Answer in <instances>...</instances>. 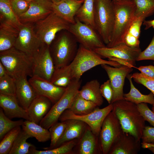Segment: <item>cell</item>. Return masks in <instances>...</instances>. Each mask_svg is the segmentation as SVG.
Here are the masks:
<instances>
[{
    "instance_id": "obj_47",
    "label": "cell",
    "mask_w": 154,
    "mask_h": 154,
    "mask_svg": "<svg viewBox=\"0 0 154 154\" xmlns=\"http://www.w3.org/2000/svg\"><path fill=\"white\" fill-rule=\"evenodd\" d=\"M137 69L145 76L149 77L154 78V66H141Z\"/></svg>"
},
{
    "instance_id": "obj_12",
    "label": "cell",
    "mask_w": 154,
    "mask_h": 154,
    "mask_svg": "<svg viewBox=\"0 0 154 154\" xmlns=\"http://www.w3.org/2000/svg\"><path fill=\"white\" fill-rule=\"evenodd\" d=\"M113 109V104L111 103L102 109L98 107L92 112L83 116L75 115L68 109L61 115L59 120L60 121L70 119L81 120L86 123L90 127L94 134L99 136L103 122L107 116L112 111Z\"/></svg>"
},
{
    "instance_id": "obj_32",
    "label": "cell",
    "mask_w": 154,
    "mask_h": 154,
    "mask_svg": "<svg viewBox=\"0 0 154 154\" xmlns=\"http://www.w3.org/2000/svg\"><path fill=\"white\" fill-rule=\"evenodd\" d=\"M31 137L23 130H21L15 140L9 154H30L32 147L34 146L27 142Z\"/></svg>"
},
{
    "instance_id": "obj_4",
    "label": "cell",
    "mask_w": 154,
    "mask_h": 154,
    "mask_svg": "<svg viewBox=\"0 0 154 154\" xmlns=\"http://www.w3.org/2000/svg\"><path fill=\"white\" fill-rule=\"evenodd\" d=\"M61 32L49 47L55 69L69 64L75 57L78 48V42L70 32L68 30Z\"/></svg>"
},
{
    "instance_id": "obj_42",
    "label": "cell",
    "mask_w": 154,
    "mask_h": 154,
    "mask_svg": "<svg viewBox=\"0 0 154 154\" xmlns=\"http://www.w3.org/2000/svg\"><path fill=\"white\" fill-rule=\"evenodd\" d=\"M13 9L18 18L28 10L30 2L25 0H10Z\"/></svg>"
},
{
    "instance_id": "obj_53",
    "label": "cell",
    "mask_w": 154,
    "mask_h": 154,
    "mask_svg": "<svg viewBox=\"0 0 154 154\" xmlns=\"http://www.w3.org/2000/svg\"><path fill=\"white\" fill-rule=\"evenodd\" d=\"M152 110L154 112V104L152 105V106L151 108Z\"/></svg>"
},
{
    "instance_id": "obj_22",
    "label": "cell",
    "mask_w": 154,
    "mask_h": 154,
    "mask_svg": "<svg viewBox=\"0 0 154 154\" xmlns=\"http://www.w3.org/2000/svg\"><path fill=\"white\" fill-rule=\"evenodd\" d=\"M52 105L48 98L37 95L27 110L29 120L39 124Z\"/></svg>"
},
{
    "instance_id": "obj_23",
    "label": "cell",
    "mask_w": 154,
    "mask_h": 154,
    "mask_svg": "<svg viewBox=\"0 0 154 154\" xmlns=\"http://www.w3.org/2000/svg\"><path fill=\"white\" fill-rule=\"evenodd\" d=\"M27 76L15 79L16 97L20 106L27 110L37 95Z\"/></svg>"
},
{
    "instance_id": "obj_26",
    "label": "cell",
    "mask_w": 154,
    "mask_h": 154,
    "mask_svg": "<svg viewBox=\"0 0 154 154\" xmlns=\"http://www.w3.org/2000/svg\"><path fill=\"white\" fill-rule=\"evenodd\" d=\"M153 13L146 12L137 18L128 29L124 39V43L132 48L139 47V37L142 25L145 19Z\"/></svg>"
},
{
    "instance_id": "obj_18",
    "label": "cell",
    "mask_w": 154,
    "mask_h": 154,
    "mask_svg": "<svg viewBox=\"0 0 154 154\" xmlns=\"http://www.w3.org/2000/svg\"><path fill=\"white\" fill-rule=\"evenodd\" d=\"M74 154H102L99 136L94 134L88 125L73 149Z\"/></svg>"
},
{
    "instance_id": "obj_38",
    "label": "cell",
    "mask_w": 154,
    "mask_h": 154,
    "mask_svg": "<svg viewBox=\"0 0 154 154\" xmlns=\"http://www.w3.org/2000/svg\"><path fill=\"white\" fill-rule=\"evenodd\" d=\"M72 80L63 67L55 69L50 82L57 86L66 88Z\"/></svg>"
},
{
    "instance_id": "obj_36",
    "label": "cell",
    "mask_w": 154,
    "mask_h": 154,
    "mask_svg": "<svg viewBox=\"0 0 154 154\" xmlns=\"http://www.w3.org/2000/svg\"><path fill=\"white\" fill-rule=\"evenodd\" d=\"M68 122L67 120L57 122L52 125L49 129L50 135V143L49 147L44 148V150L53 148L57 143L63 135Z\"/></svg>"
},
{
    "instance_id": "obj_20",
    "label": "cell",
    "mask_w": 154,
    "mask_h": 154,
    "mask_svg": "<svg viewBox=\"0 0 154 154\" xmlns=\"http://www.w3.org/2000/svg\"><path fill=\"white\" fill-rule=\"evenodd\" d=\"M84 1L62 0L57 2H53V11L70 24H73L76 21L75 17L76 13Z\"/></svg>"
},
{
    "instance_id": "obj_37",
    "label": "cell",
    "mask_w": 154,
    "mask_h": 154,
    "mask_svg": "<svg viewBox=\"0 0 154 154\" xmlns=\"http://www.w3.org/2000/svg\"><path fill=\"white\" fill-rule=\"evenodd\" d=\"M21 130V126L9 132L1 141L0 154H9L13 144Z\"/></svg>"
},
{
    "instance_id": "obj_13",
    "label": "cell",
    "mask_w": 154,
    "mask_h": 154,
    "mask_svg": "<svg viewBox=\"0 0 154 154\" xmlns=\"http://www.w3.org/2000/svg\"><path fill=\"white\" fill-rule=\"evenodd\" d=\"M101 65L108 74L113 90L111 103L124 100L123 88L125 80L127 76L133 71L132 68L123 65L118 67L106 64Z\"/></svg>"
},
{
    "instance_id": "obj_31",
    "label": "cell",
    "mask_w": 154,
    "mask_h": 154,
    "mask_svg": "<svg viewBox=\"0 0 154 154\" xmlns=\"http://www.w3.org/2000/svg\"><path fill=\"white\" fill-rule=\"evenodd\" d=\"M98 107L94 103L83 98L78 93L68 109L75 115L83 116L92 112Z\"/></svg>"
},
{
    "instance_id": "obj_44",
    "label": "cell",
    "mask_w": 154,
    "mask_h": 154,
    "mask_svg": "<svg viewBox=\"0 0 154 154\" xmlns=\"http://www.w3.org/2000/svg\"><path fill=\"white\" fill-rule=\"evenodd\" d=\"M145 60L154 61V36L148 46L145 50L141 52L137 61Z\"/></svg>"
},
{
    "instance_id": "obj_17",
    "label": "cell",
    "mask_w": 154,
    "mask_h": 154,
    "mask_svg": "<svg viewBox=\"0 0 154 154\" xmlns=\"http://www.w3.org/2000/svg\"><path fill=\"white\" fill-rule=\"evenodd\" d=\"M29 81L37 95L47 98L53 105L60 98L66 88L57 86L49 81L35 76L30 77Z\"/></svg>"
},
{
    "instance_id": "obj_43",
    "label": "cell",
    "mask_w": 154,
    "mask_h": 154,
    "mask_svg": "<svg viewBox=\"0 0 154 154\" xmlns=\"http://www.w3.org/2000/svg\"><path fill=\"white\" fill-rule=\"evenodd\" d=\"M138 110L145 121L154 127V112L150 109L147 103L137 105Z\"/></svg>"
},
{
    "instance_id": "obj_50",
    "label": "cell",
    "mask_w": 154,
    "mask_h": 154,
    "mask_svg": "<svg viewBox=\"0 0 154 154\" xmlns=\"http://www.w3.org/2000/svg\"><path fill=\"white\" fill-rule=\"evenodd\" d=\"M8 74L6 68L3 64L0 62V78Z\"/></svg>"
},
{
    "instance_id": "obj_21",
    "label": "cell",
    "mask_w": 154,
    "mask_h": 154,
    "mask_svg": "<svg viewBox=\"0 0 154 154\" xmlns=\"http://www.w3.org/2000/svg\"><path fill=\"white\" fill-rule=\"evenodd\" d=\"M0 107L11 119L19 118L29 120L27 110L20 106L16 96L0 94Z\"/></svg>"
},
{
    "instance_id": "obj_2",
    "label": "cell",
    "mask_w": 154,
    "mask_h": 154,
    "mask_svg": "<svg viewBox=\"0 0 154 154\" xmlns=\"http://www.w3.org/2000/svg\"><path fill=\"white\" fill-rule=\"evenodd\" d=\"M113 104L112 111L119 120L123 131L140 141L146 125L137 105L125 100L116 101Z\"/></svg>"
},
{
    "instance_id": "obj_3",
    "label": "cell",
    "mask_w": 154,
    "mask_h": 154,
    "mask_svg": "<svg viewBox=\"0 0 154 154\" xmlns=\"http://www.w3.org/2000/svg\"><path fill=\"white\" fill-rule=\"evenodd\" d=\"M103 64L116 67L122 66L116 62L104 60L94 51L87 49L79 44L74 59L69 64L64 67L73 80L80 79L85 72L94 67Z\"/></svg>"
},
{
    "instance_id": "obj_41",
    "label": "cell",
    "mask_w": 154,
    "mask_h": 154,
    "mask_svg": "<svg viewBox=\"0 0 154 154\" xmlns=\"http://www.w3.org/2000/svg\"><path fill=\"white\" fill-rule=\"evenodd\" d=\"M131 76L135 82L142 84L154 94V78L149 77L137 72L133 73Z\"/></svg>"
},
{
    "instance_id": "obj_29",
    "label": "cell",
    "mask_w": 154,
    "mask_h": 154,
    "mask_svg": "<svg viewBox=\"0 0 154 154\" xmlns=\"http://www.w3.org/2000/svg\"><path fill=\"white\" fill-rule=\"evenodd\" d=\"M22 127L23 130L39 142H44L50 139L49 130L33 121L25 120Z\"/></svg>"
},
{
    "instance_id": "obj_33",
    "label": "cell",
    "mask_w": 154,
    "mask_h": 154,
    "mask_svg": "<svg viewBox=\"0 0 154 154\" xmlns=\"http://www.w3.org/2000/svg\"><path fill=\"white\" fill-rule=\"evenodd\" d=\"M0 12L1 17L4 18V21L12 24L19 30L23 23L14 13L10 0H0Z\"/></svg>"
},
{
    "instance_id": "obj_30",
    "label": "cell",
    "mask_w": 154,
    "mask_h": 154,
    "mask_svg": "<svg viewBox=\"0 0 154 154\" xmlns=\"http://www.w3.org/2000/svg\"><path fill=\"white\" fill-rule=\"evenodd\" d=\"M94 2V0H84L83 3L77 11L75 18L95 30Z\"/></svg>"
},
{
    "instance_id": "obj_27",
    "label": "cell",
    "mask_w": 154,
    "mask_h": 154,
    "mask_svg": "<svg viewBox=\"0 0 154 154\" xmlns=\"http://www.w3.org/2000/svg\"><path fill=\"white\" fill-rule=\"evenodd\" d=\"M100 85L96 79L88 81L80 90L78 93L83 98L90 101L99 107L103 102L100 91Z\"/></svg>"
},
{
    "instance_id": "obj_34",
    "label": "cell",
    "mask_w": 154,
    "mask_h": 154,
    "mask_svg": "<svg viewBox=\"0 0 154 154\" xmlns=\"http://www.w3.org/2000/svg\"><path fill=\"white\" fill-rule=\"evenodd\" d=\"M78 140V139H74L57 147L44 151L37 150L34 146L31 148L30 154H73V149Z\"/></svg>"
},
{
    "instance_id": "obj_19",
    "label": "cell",
    "mask_w": 154,
    "mask_h": 154,
    "mask_svg": "<svg viewBox=\"0 0 154 154\" xmlns=\"http://www.w3.org/2000/svg\"><path fill=\"white\" fill-rule=\"evenodd\" d=\"M140 141L123 132L112 146L108 154H137L141 148Z\"/></svg>"
},
{
    "instance_id": "obj_28",
    "label": "cell",
    "mask_w": 154,
    "mask_h": 154,
    "mask_svg": "<svg viewBox=\"0 0 154 154\" xmlns=\"http://www.w3.org/2000/svg\"><path fill=\"white\" fill-rule=\"evenodd\" d=\"M131 76V74H129L127 76L130 83V89L128 93L124 94V99L137 105L141 103L154 104V94L151 92L147 95L141 93L134 85Z\"/></svg>"
},
{
    "instance_id": "obj_49",
    "label": "cell",
    "mask_w": 154,
    "mask_h": 154,
    "mask_svg": "<svg viewBox=\"0 0 154 154\" xmlns=\"http://www.w3.org/2000/svg\"><path fill=\"white\" fill-rule=\"evenodd\" d=\"M143 24L145 26V30L151 27L154 29V19L148 21L144 20Z\"/></svg>"
},
{
    "instance_id": "obj_55",
    "label": "cell",
    "mask_w": 154,
    "mask_h": 154,
    "mask_svg": "<svg viewBox=\"0 0 154 154\" xmlns=\"http://www.w3.org/2000/svg\"><path fill=\"white\" fill-rule=\"evenodd\" d=\"M153 64H154V62H153Z\"/></svg>"
},
{
    "instance_id": "obj_5",
    "label": "cell",
    "mask_w": 154,
    "mask_h": 154,
    "mask_svg": "<svg viewBox=\"0 0 154 154\" xmlns=\"http://www.w3.org/2000/svg\"><path fill=\"white\" fill-rule=\"evenodd\" d=\"M0 62L6 68L8 74L15 79L33 76V58L14 46L0 52Z\"/></svg>"
},
{
    "instance_id": "obj_15",
    "label": "cell",
    "mask_w": 154,
    "mask_h": 154,
    "mask_svg": "<svg viewBox=\"0 0 154 154\" xmlns=\"http://www.w3.org/2000/svg\"><path fill=\"white\" fill-rule=\"evenodd\" d=\"M94 51L102 58L114 57L121 58L135 66L136 61L141 50L139 47H131L123 43L112 47L106 46L96 48Z\"/></svg>"
},
{
    "instance_id": "obj_40",
    "label": "cell",
    "mask_w": 154,
    "mask_h": 154,
    "mask_svg": "<svg viewBox=\"0 0 154 154\" xmlns=\"http://www.w3.org/2000/svg\"><path fill=\"white\" fill-rule=\"evenodd\" d=\"M135 2L136 10V19L146 12L154 13V0H133Z\"/></svg>"
},
{
    "instance_id": "obj_46",
    "label": "cell",
    "mask_w": 154,
    "mask_h": 154,
    "mask_svg": "<svg viewBox=\"0 0 154 154\" xmlns=\"http://www.w3.org/2000/svg\"><path fill=\"white\" fill-rule=\"evenodd\" d=\"M142 143H154V127L145 126L141 138Z\"/></svg>"
},
{
    "instance_id": "obj_1",
    "label": "cell",
    "mask_w": 154,
    "mask_h": 154,
    "mask_svg": "<svg viewBox=\"0 0 154 154\" xmlns=\"http://www.w3.org/2000/svg\"><path fill=\"white\" fill-rule=\"evenodd\" d=\"M115 12L114 28L111 40L106 45L112 47L124 43L128 29L136 19V7L133 0H112Z\"/></svg>"
},
{
    "instance_id": "obj_25",
    "label": "cell",
    "mask_w": 154,
    "mask_h": 154,
    "mask_svg": "<svg viewBox=\"0 0 154 154\" xmlns=\"http://www.w3.org/2000/svg\"><path fill=\"white\" fill-rule=\"evenodd\" d=\"M19 29L4 21L0 25V52L8 50L14 47L18 36Z\"/></svg>"
},
{
    "instance_id": "obj_51",
    "label": "cell",
    "mask_w": 154,
    "mask_h": 154,
    "mask_svg": "<svg viewBox=\"0 0 154 154\" xmlns=\"http://www.w3.org/2000/svg\"><path fill=\"white\" fill-rule=\"evenodd\" d=\"M154 154V146L148 149Z\"/></svg>"
},
{
    "instance_id": "obj_7",
    "label": "cell",
    "mask_w": 154,
    "mask_h": 154,
    "mask_svg": "<svg viewBox=\"0 0 154 154\" xmlns=\"http://www.w3.org/2000/svg\"><path fill=\"white\" fill-rule=\"evenodd\" d=\"M81 82L80 79L71 80L60 98L52 106L48 114L40 122V125L48 129L52 125L58 122L62 113L70 109L78 93Z\"/></svg>"
},
{
    "instance_id": "obj_16",
    "label": "cell",
    "mask_w": 154,
    "mask_h": 154,
    "mask_svg": "<svg viewBox=\"0 0 154 154\" xmlns=\"http://www.w3.org/2000/svg\"><path fill=\"white\" fill-rule=\"evenodd\" d=\"M51 0H36L30 2L27 11L19 17L23 23H36L53 12Z\"/></svg>"
},
{
    "instance_id": "obj_10",
    "label": "cell",
    "mask_w": 154,
    "mask_h": 154,
    "mask_svg": "<svg viewBox=\"0 0 154 154\" xmlns=\"http://www.w3.org/2000/svg\"><path fill=\"white\" fill-rule=\"evenodd\" d=\"M123 132L119 120L112 111L104 120L99 134L103 154H108L112 146Z\"/></svg>"
},
{
    "instance_id": "obj_6",
    "label": "cell",
    "mask_w": 154,
    "mask_h": 154,
    "mask_svg": "<svg viewBox=\"0 0 154 154\" xmlns=\"http://www.w3.org/2000/svg\"><path fill=\"white\" fill-rule=\"evenodd\" d=\"M115 17V12L112 0H94L95 30L106 45L111 38Z\"/></svg>"
},
{
    "instance_id": "obj_8",
    "label": "cell",
    "mask_w": 154,
    "mask_h": 154,
    "mask_svg": "<svg viewBox=\"0 0 154 154\" xmlns=\"http://www.w3.org/2000/svg\"><path fill=\"white\" fill-rule=\"evenodd\" d=\"M70 24L53 11L36 23L35 31L43 44L49 47L58 33L68 30Z\"/></svg>"
},
{
    "instance_id": "obj_48",
    "label": "cell",
    "mask_w": 154,
    "mask_h": 154,
    "mask_svg": "<svg viewBox=\"0 0 154 154\" xmlns=\"http://www.w3.org/2000/svg\"><path fill=\"white\" fill-rule=\"evenodd\" d=\"M108 60L116 62L122 65L128 66L130 68H135V66L132 65L130 62L124 59L114 57H111L108 58Z\"/></svg>"
},
{
    "instance_id": "obj_11",
    "label": "cell",
    "mask_w": 154,
    "mask_h": 154,
    "mask_svg": "<svg viewBox=\"0 0 154 154\" xmlns=\"http://www.w3.org/2000/svg\"><path fill=\"white\" fill-rule=\"evenodd\" d=\"M44 44L31 23L22 24L19 29L14 47L33 57Z\"/></svg>"
},
{
    "instance_id": "obj_14",
    "label": "cell",
    "mask_w": 154,
    "mask_h": 154,
    "mask_svg": "<svg viewBox=\"0 0 154 154\" xmlns=\"http://www.w3.org/2000/svg\"><path fill=\"white\" fill-rule=\"evenodd\" d=\"M33 58L34 62L33 76L50 81L55 68L49 47L44 44Z\"/></svg>"
},
{
    "instance_id": "obj_9",
    "label": "cell",
    "mask_w": 154,
    "mask_h": 154,
    "mask_svg": "<svg viewBox=\"0 0 154 154\" xmlns=\"http://www.w3.org/2000/svg\"><path fill=\"white\" fill-rule=\"evenodd\" d=\"M75 19V23L70 24L68 30L74 35L79 44L93 51L106 46L95 29Z\"/></svg>"
},
{
    "instance_id": "obj_39",
    "label": "cell",
    "mask_w": 154,
    "mask_h": 154,
    "mask_svg": "<svg viewBox=\"0 0 154 154\" xmlns=\"http://www.w3.org/2000/svg\"><path fill=\"white\" fill-rule=\"evenodd\" d=\"M15 80L9 74L0 78V94L16 96Z\"/></svg>"
},
{
    "instance_id": "obj_54",
    "label": "cell",
    "mask_w": 154,
    "mask_h": 154,
    "mask_svg": "<svg viewBox=\"0 0 154 154\" xmlns=\"http://www.w3.org/2000/svg\"><path fill=\"white\" fill-rule=\"evenodd\" d=\"M25 0L29 1V2H31V1L36 0Z\"/></svg>"
},
{
    "instance_id": "obj_45",
    "label": "cell",
    "mask_w": 154,
    "mask_h": 154,
    "mask_svg": "<svg viewBox=\"0 0 154 154\" xmlns=\"http://www.w3.org/2000/svg\"><path fill=\"white\" fill-rule=\"evenodd\" d=\"M100 91L103 97L106 99L109 104H111L113 92L109 80L100 85Z\"/></svg>"
},
{
    "instance_id": "obj_52",
    "label": "cell",
    "mask_w": 154,
    "mask_h": 154,
    "mask_svg": "<svg viewBox=\"0 0 154 154\" xmlns=\"http://www.w3.org/2000/svg\"><path fill=\"white\" fill-rule=\"evenodd\" d=\"M62 0H51L53 3L61 1Z\"/></svg>"
},
{
    "instance_id": "obj_24",
    "label": "cell",
    "mask_w": 154,
    "mask_h": 154,
    "mask_svg": "<svg viewBox=\"0 0 154 154\" xmlns=\"http://www.w3.org/2000/svg\"><path fill=\"white\" fill-rule=\"evenodd\" d=\"M68 120L67 126L63 135L53 148L73 139H79L88 125L80 120L70 119Z\"/></svg>"
},
{
    "instance_id": "obj_35",
    "label": "cell",
    "mask_w": 154,
    "mask_h": 154,
    "mask_svg": "<svg viewBox=\"0 0 154 154\" xmlns=\"http://www.w3.org/2000/svg\"><path fill=\"white\" fill-rule=\"evenodd\" d=\"M24 121L21 119L12 121L7 117L2 109L0 108V140L1 141L5 135L14 128L22 126Z\"/></svg>"
}]
</instances>
